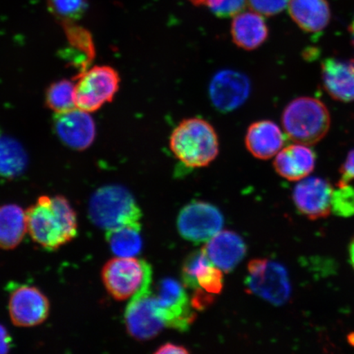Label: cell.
I'll list each match as a JSON object with an SVG mask.
<instances>
[{
    "label": "cell",
    "instance_id": "1",
    "mask_svg": "<svg viewBox=\"0 0 354 354\" xmlns=\"http://www.w3.org/2000/svg\"><path fill=\"white\" fill-rule=\"evenodd\" d=\"M26 215L30 237L44 250H59L77 236V214L64 196L39 197Z\"/></svg>",
    "mask_w": 354,
    "mask_h": 354
},
{
    "label": "cell",
    "instance_id": "2",
    "mask_svg": "<svg viewBox=\"0 0 354 354\" xmlns=\"http://www.w3.org/2000/svg\"><path fill=\"white\" fill-rule=\"evenodd\" d=\"M172 153L185 166H209L219 153L218 136L209 122L201 118L184 119L170 136Z\"/></svg>",
    "mask_w": 354,
    "mask_h": 354
},
{
    "label": "cell",
    "instance_id": "3",
    "mask_svg": "<svg viewBox=\"0 0 354 354\" xmlns=\"http://www.w3.org/2000/svg\"><path fill=\"white\" fill-rule=\"evenodd\" d=\"M88 216L93 224L106 230L141 225L142 212L134 197L121 185H106L92 194Z\"/></svg>",
    "mask_w": 354,
    "mask_h": 354
},
{
    "label": "cell",
    "instance_id": "4",
    "mask_svg": "<svg viewBox=\"0 0 354 354\" xmlns=\"http://www.w3.org/2000/svg\"><path fill=\"white\" fill-rule=\"evenodd\" d=\"M282 125L286 135L295 142L315 145L330 129V113L322 101L312 97H299L283 111Z\"/></svg>",
    "mask_w": 354,
    "mask_h": 354
},
{
    "label": "cell",
    "instance_id": "5",
    "mask_svg": "<svg viewBox=\"0 0 354 354\" xmlns=\"http://www.w3.org/2000/svg\"><path fill=\"white\" fill-rule=\"evenodd\" d=\"M102 280L106 290L118 301L134 296L141 288L152 283V268L142 259L116 257L102 269Z\"/></svg>",
    "mask_w": 354,
    "mask_h": 354
},
{
    "label": "cell",
    "instance_id": "6",
    "mask_svg": "<svg viewBox=\"0 0 354 354\" xmlns=\"http://www.w3.org/2000/svg\"><path fill=\"white\" fill-rule=\"evenodd\" d=\"M76 80L77 108L88 113L95 112L112 101L120 85L118 73L109 66H93L80 73Z\"/></svg>",
    "mask_w": 354,
    "mask_h": 354
},
{
    "label": "cell",
    "instance_id": "7",
    "mask_svg": "<svg viewBox=\"0 0 354 354\" xmlns=\"http://www.w3.org/2000/svg\"><path fill=\"white\" fill-rule=\"evenodd\" d=\"M247 289L277 306L287 302L290 283L286 270L280 263L268 259H254L248 265Z\"/></svg>",
    "mask_w": 354,
    "mask_h": 354
},
{
    "label": "cell",
    "instance_id": "8",
    "mask_svg": "<svg viewBox=\"0 0 354 354\" xmlns=\"http://www.w3.org/2000/svg\"><path fill=\"white\" fill-rule=\"evenodd\" d=\"M156 307L159 317L168 328L187 331L196 320V313L185 288L174 279L159 283Z\"/></svg>",
    "mask_w": 354,
    "mask_h": 354
},
{
    "label": "cell",
    "instance_id": "9",
    "mask_svg": "<svg viewBox=\"0 0 354 354\" xmlns=\"http://www.w3.org/2000/svg\"><path fill=\"white\" fill-rule=\"evenodd\" d=\"M150 286L151 283L132 296L124 316L128 334L140 342L153 339L165 326L158 316L156 298Z\"/></svg>",
    "mask_w": 354,
    "mask_h": 354
},
{
    "label": "cell",
    "instance_id": "10",
    "mask_svg": "<svg viewBox=\"0 0 354 354\" xmlns=\"http://www.w3.org/2000/svg\"><path fill=\"white\" fill-rule=\"evenodd\" d=\"M223 214L210 203L194 201L185 206L177 218V229L188 241L207 242L223 229Z\"/></svg>",
    "mask_w": 354,
    "mask_h": 354
},
{
    "label": "cell",
    "instance_id": "11",
    "mask_svg": "<svg viewBox=\"0 0 354 354\" xmlns=\"http://www.w3.org/2000/svg\"><path fill=\"white\" fill-rule=\"evenodd\" d=\"M50 304L46 295L35 286H12L8 299V313L12 324L19 327L41 325L50 314Z\"/></svg>",
    "mask_w": 354,
    "mask_h": 354
},
{
    "label": "cell",
    "instance_id": "12",
    "mask_svg": "<svg viewBox=\"0 0 354 354\" xmlns=\"http://www.w3.org/2000/svg\"><path fill=\"white\" fill-rule=\"evenodd\" d=\"M249 77L237 71L223 70L214 75L209 85L212 105L221 113H229L241 107L250 97Z\"/></svg>",
    "mask_w": 354,
    "mask_h": 354
},
{
    "label": "cell",
    "instance_id": "13",
    "mask_svg": "<svg viewBox=\"0 0 354 354\" xmlns=\"http://www.w3.org/2000/svg\"><path fill=\"white\" fill-rule=\"evenodd\" d=\"M334 188L328 180L310 177L299 180L293 192L297 209L312 220L325 218L331 212Z\"/></svg>",
    "mask_w": 354,
    "mask_h": 354
},
{
    "label": "cell",
    "instance_id": "14",
    "mask_svg": "<svg viewBox=\"0 0 354 354\" xmlns=\"http://www.w3.org/2000/svg\"><path fill=\"white\" fill-rule=\"evenodd\" d=\"M54 127L62 142L74 150L82 151L94 142L95 124L86 111L75 108L56 113Z\"/></svg>",
    "mask_w": 354,
    "mask_h": 354
},
{
    "label": "cell",
    "instance_id": "15",
    "mask_svg": "<svg viewBox=\"0 0 354 354\" xmlns=\"http://www.w3.org/2000/svg\"><path fill=\"white\" fill-rule=\"evenodd\" d=\"M223 271L211 262L203 250L190 254L183 268V284L194 290L218 295L223 289Z\"/></svg>",
    "mask_w": 354,
    "mask_h": 354
},
{
    "label": "cell",
    "instance_id": "16",
    "mask_svg": "<svg viewBox=\"0 0 354 354\" xmlns=\"http://www.w3.org/2000/svg\"><path fill=\"white\" fill-rule=\"evenodd\" d=\"M322 81L331 98L345 103L354 101V59H325L322 64Z\"/></svg>",
    "mask_w": 354,
    "mask_h": 354
},
{
    "label": "cell",
    "instance_id": "17",
    "mask_svg": "<svg viewBox=\"0 0 354 354\" xmlns=\"http://www.w3.org/2000/svg\"><path fill=\"white\" fill-rule=\"evenodd\" d=\"M203 250L216 268L230 272L245 258L246 245L236 233L221 231L207 242Z\"/></svg>",
    "mask_w": 354,
    "mask_h": 354
},
{
    "label": "cell",
    "instance_id": "18",
    "mask_svg": "<svg viewBox=\"0 0 354 354\" xmlns=\"http://www.w3.org/2000/svg\"><path fill=\"white\" fill-rule=\"evenodd\" d=\"M285 136L275 122L261 120L248 128L245 143L248 151L261 160L276 156L285 145Z\"/></svg>",
    "mask_w": 354,
    "mask_h": 354
},
{
    "label": "cell",
    "instance_id": "19",
    "mask_svg": "<svg viewBox=\"0 0 354 354\" xmlns=\"http://www.w3.org/2000/svg\"><path fill=\"white\" fill-rule=\"evenodd\" d=\"M276 156L273 162L275 171L283 178L290 181L306 178L316 165V155L306 145L286 146Z\"/></svg>",
    "mask_w": 354,
    "mask_h": 354
},
{
    "label": "cell",
    "instance_id": "20",
    "mask_svg": "<svg viewBox=\"0 0 354 354\" xmlns=\"http://www.w3.org/2000/svg\"><path fill=\"white\" fill-rule=\"evenodd\" d=\"M231 32L234 44L247 51L262 46L269 35L263 15L253 10L233 17Z\"/></svg>",
    "mask_w": 354,
    "mask_h": 354
},
{
    "label": "cell",
    "instance_id": "21",
    "mask_svg": "<svg viewBox=\"0 0 354 354\" xmlns=\"http://www.w3.org/2000/svg\"><path fill=\"white\" fill-rule=\"evenodd\" d=\"M288 10L295 24L308 33L322 32L330 21V8L326 0H290Z\"/></svg>",
    "mask_w": 354,
    "mask_h": 354
},
{
    "label": "cell",
    "instance_id": "22",
    "mask_svg": "<svg viewBox=\"0 0 354 354\" xmlns=\"http://www.w3.org/2000/svg\"><path fill=\"white\" fill-rule=\"evenodd\" d=\"M28 232L26 212L17 205L0 206V249H15Z\"/></svg>",
    "mask_w": 354,
    "mask_h": 354
},
{
    "label": "cell",
    "instance_id": "23",
    "mask_svg": "<svg viewBox=\"0 0 354 354\" xmlns=\"http://www.w3.org/2000/svg\"><path fill=\"white\" fill-rule=\"evenodd\" d=\"M141 225H127L106 231V241L111 251L117 257L131 258L140 253L143 241Z\"/></svg>",
    "mask_w": 354,
    "mask_h": 354
},
{
    "label": "cell",
    "instance_id": "24",
    "mask_svg": "<svg viewBox=\"0 0 354 354\" xmlns=\"http://www.w3.org/2000/svg\"><path fill=\"white\" fill-rule=\"evenodd\" d=\"M28 156L15 139L0 133V176L13 179L24 174Z\"/></svg>",
    "mask_w": 354,
    "mask_h": 354
},
{
    "label": "cell",
    "instance_id": "25",
    "mask_svg": "<svg viewBox=\"0 0 354 354\" xmlns=\"http://www.w3.org/2000/svg\"><path fill=\"white\" fill-rule=\"evenodd\" d=\"M46 104L56 113L77 108L75 84L68 80H61L53 83L46 92Z\"/></svg>",
    "mask_w": 354,
    "mask_h": 354
},
{
    "label": "cell",
    "instance_id": "26",
    "mask_svg": "<svg viewBox=\"0 0 354 354\" xmlns=\"http://www.w3.org/2000/svg\"><path fill=\"white\" fill-rule=\"evenodd\" d=\"M48 10L61 24L76 22L86 12L88 0H47Z\"/></svg>",
    "mask_w": 354,
    "mask_h": 354
},
{
    "label": "cell",
    "instance_id": "27",
    "mask_svg": "<svg viewBox=\"0 0 354 354\" xmlns=\"http://www.w3.org/2000/svg\"><path fill=\"white\" fill-rule=\"evenodd\" d=\"M62 26H64L70 46L91 59L95 55V50L91 33L82 26H77L76 22H68Z\"/></svg>",
    "mask_w": 354,
    "mask_h": 354
},
{
    "label": "cell",
    "instance_id": "28",
    "mask_svg": "<svg viewBox=\"0 0 354 354\" xmlns=\"http://www.w3.org/2000/svg\"><path fill=\"white\" fill-rule=\"evenodd\" d=\"M331 211L344 218L354 215V189L351 185H338V189H334Z\"/></svg>",
    "mask_w": 354,
    "mask_h": 354
},
{
    "label": "cell",
    "instance_id": "29",
    "mask_svg": "<svg viewBox=\"0 0 354 354\" xmlns=\"http://www.w3.org/2000/svg\"><path fill=\"white\" fill-rule=\"evenodd\" d=\"M247 4V0H205L203 2V6L209 8L216 17L223 19L237 15L245 10Z\"/></svg>",
    "mask_w": 354,
    "mask_h": 354
},
{
    "label": "cell",
    "instance_id": "30",
    "mask_svg": "<svg viewBox=\"0 0 354 354\" xmlns=\"http://www.w3.org/2000/svg\"><path fill=\"white\" fill-rule=\"evenodd\" d=\"M290 0H247L248 6L263 16H274L288 7Z\"/></svg>",
    "mask_w": 354,
    "mask_h": 354
},
{
    "label": "cell",
    "instance_id": "31",
    "mask_svg": "<svg viewBox=\"0 0 354 354\" xmlns=\"http://www.w3.org/2000/svg\"><path fill=\"white\" fill-rule=\"evenodd\" d=\"M342 179L338 185H346L349 181L354 180V149L349 152L346 160L340 169Z\"/></svg>",
    "mask_w": 354,
    "mask_h": 354
},
{
    "label": "cell",
    "instance_id": "32",
    "mask_svg": "<svg viewBox=\"0 0 354 354\" xmlns=\"http://www.w3.org/2000/svg\"><path fill=\"white\" fill-rule=\"evenodd\" d=\"M12 347V340L8 330L2 325H0V354L10 352Z\"/></svg>",
    "mask_w": 354,
    "mask_h": 354
},
{
    "label": "cell",
    "instance_id": "33",
    "mask_svg": "<svg viewBox=\"0 0 354 354\" xmlns=\"http://www.w3.org/2000/svg\"><path fill=\"white\" fill-rule=\"evenodd\" d=\"M158 354H167V353H189L187 348L180 345H176L171 343L163 344L162 346L159 347L158 351L155 352Z\"/></svg>",
    "mask_w": 354,
    "mask_h": 354
},
{
    "label": "cell",
    "instance_id": "34",
    "mask_svg": "<svg viewBox=\"0 0 354 354\" xmlns=\"http://www.w3.org/2000/svg\"><path fill=\"white\" fill-rule=\"evenodd\" d=\"M349 259L354 269V238L349 245Z\"/></svg>",
    "mask_w": 354,
    "mask_h": 354
},
{
    "label": "cell",
    "instance_id": "35",
    "mask_svg": "<svg viewBox=\"0 0 354 354\" xmlns=\"http://www.w3.org/2000/svg\"><path fill=\"white\" fill-rule=\"evenodd\" d=\"M189 1L192 2L194 6H203V2H205V0H189Z\"/></svg>",
    "mask_w": 354,
    "mask_h": 354
},
{
    "label": "cell",
    "instance_id": "36",
    "mask_svg": "<svg viewBox=\"0 0 354 354\" xmlns=\"http://www.w3.org/2000/svg\"><path fill=\"white\" fill-rule=\"evenodd\" d=\"M351 28L353 30V32H354V21L353 22V25L351 26Z\"/></svg>",
    "mask_w": 354,
    "mask_h": 354
}]
</instances>
